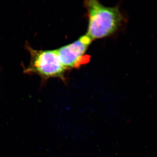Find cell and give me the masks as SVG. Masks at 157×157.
Listing matches in <instances>:
<instances>
[{
    "instance_id": "obj_1",
    "label": "cell",
    "mask_w": 157,
    "mask_h": 157,
    "mask_svg": "<svg viewBox=\"0 0 157 157\" xmlns=\"http://www.w3.org/2000/svg\"><path fill=\"white\" fill-rule=\"evenodd\" d=\"M88 18L87 36L92 41L114 33L120 26L123 17L118 7H109L96 0L85 2Z\"/></svg>"
},
{
    "instance_id": "obj_2",
    "label": "cell",
    "mask_w": 157,
    "mask_h": 157,
    "mask_svg": "<svg viewBox=\"0 0 157 157\" xmlns=\"http://www.w3.org/2000/svg\"><path fill=\"white\" fill-rule=\"evenodd\" d=\"M26 48L30 54V60L24 73L36 74L45 81L48 78H56L65 79L66 69L62 65L56 50H36L28 44Z\"/></svg>"
},
{
    "instance_id": "obj_3",
    "label": "cell",
    "mask_w": 157,
    "mask_h": 157,
    "mask_svg": "<svg viewBox=\"0 0 157 157\" xmlns=\"http://www.w3.org/2000/svg\"><path fill=\"white\" fill-rule=\"evenodd\" d=\"M92 42L85 35L75 42L56 49L61 63L66 70L79 67L87 63L90 59L85 53Z\"/></svg>"
}]
</instances>
